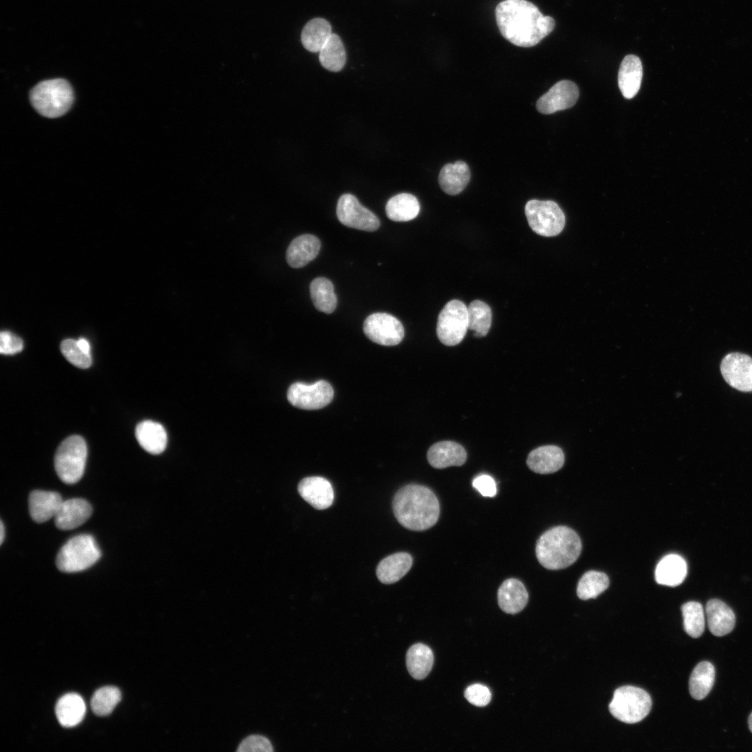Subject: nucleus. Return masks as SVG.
Listing matches in <instances>:
<instances>
[{"mask_svg": "<svg viewBox=\"0 0 752 752\" xmlns=\"http://www.w3.org/2000/svg\"><path fill=\"white\" fill-rule=\"evenodd\" d=\"M498 604L502 611L514 614L521 611L528 600V592L522 582L508 579L500 586L497 593Z\"/></svg>", "mask_w": 752, "mask_h": 752, "instance_id": "4be33fe9", "label": "nucleus"}, {"mask_svg": "<svg viewBox=\"0 0 752 752\" xmlns=\"http://www.w3.org/2000/svg\"><path fill=\"white\" fill-rule=\"evenodd\" d=\"M86 705L77 694L62 696L56 705V715L61 726L70 728L79 724L84 717Z\"/></svg>", "mask_w": 752, "mask_h": 752, "instance_id": "cd10ccee", "label": "nucleus"}, {"mask_svg": "<svg viewBox=\"0 0 752 752\" xmlns=\"http://www.w3.org/2000/svg\"><path fill=\"white\" fill-rule=\"evenodd\" d=\"M363 330L370 340L385 346L398 345L405 334L402 323L386 313H375L368 316L364 320Z\"/></svg>", "mask_w": 752, "mask_h": 752, "instance_id": "f8f14e48", "label": "nucleus"}, {"mask_svg": "<svg viewBox=\"0 0 752 752\" xmlns=\"http://www.w3.org/2000/svg\"><path fill=\"white\" fill-rule=\"evenodd\" d=\"M469 329L467 306L461 301H448L440 311L437 324V335L444 345L459 344Z\"/></svg>", "mask_w": 752, "mask_h": 752, "instance_id": "1a4fd4ad", "label": "nucleus"}, {"mask_svg": "<svg viewBox=\"0 0 752 752\" xmlns=\"http://www.w3.org/2000/svg\"><path fill=\"white\" fill-rule=\"evenodd\" d=\"M609 585V580L606 574L595 570L588 571L579 581L577 596L583 600L595 598L603 593Z\"/></svg>", "mask_w": 752, "mask_h": 752, "instance_id": "f704fd0d", "label": "nucleus"}, {"mask_svg": "<svg viewBox=\"0 0 752 752\" xmlns=\"http://www.w3.org/2000/svg\"><path fill=\"white\" fill-rule=\"evenodd\" d=\"M684 629L692 638L700 637L705 629V616L702 605L695 601L681 606Z\"/></svg>", "mask_w": 752, "mask_h": 752, "instance_id": "e433bc0d", "label": "nucleus"}, {"mask_svg": "<svg viewBox=\"0 0 752 752\" xmlns=\"http://www.w3.org/2000/svg\"><path fill=\"white\" fill-rule=\"evenodd\" d=\"M433 662L434 656L431 649L423 643L412 645L406 655L407 668L416 680H422L429 674Z\"/></svg>", "mask_w": 752, "mask_h": 752, "instance_id": "7c9ffc66", "label": "nucleus"}, {"mask_svg": "<svg viewBox=\"0 0 752 752\" xmlns=\"http://www.w3.org/2000/svg\"><path fill=\"white\" fill-rule=\"evenodd\" d=\"M687 573L684 559L680 555L672 554L663 557L659 562L655 576L658 583L674 587L683 582Z\"/></svg>", "mask_w": 752, "mask_h": 752, "instance_id": "bb28decb", "label": "nucleus"}, {"mask_svg": "<svg viewBox=\"0 0 752 752\" xmlns=\"http://www.w3.org/2000/svg\"><path fill=\"white\" fill-rule=\"evenodd\" d=\"M715 678V669L709 661L698 663L694 668L689 678V689L692 698L702 700L711 691Z\"/></svg>", "mask_w": 752, "mask_h": 752, "instance_id": "2f4dec72", "label": "nucleus"}, {"mask_svg": "<svg viewBox=\"0 0 752 752\" xmlns=\"http://www.w3.org/2000/svg\"><path fill=\"white\" fill-rule=\"evenodd\" d=\"M135 436L140 446L151 454H159L166 447L167 434L159 423L150 420L139 423L135 429Z\"/></svg>", "mask_w": 752, "mask_h": 752, "instance_id": "b1692460", "label": "nucleus"}, {"mask_svg": "<svg viewBox=\"0 0 752 752\" xmlns=\"http://www.w3.org/2000/svg\"><path fill=\"white\" fill-rule=\"evenodd\" d=\"M412 562V557L408 553L398 552L391 554L379 563L376 570L377 577L383 583H393L409 572Z\"/></svg>", "mask_w": 752, "mask_h": 752, "instance_id": "a878e982", "label": "nucleus"}, {"mask_svg": "<svg viewBox=\"0 0 752 752\" xmlns=\"http://www.w3.org/2000/svg\"><path fill=\"white\" fill-rule=\"evenodd\" d=\"M92 507L83 499L63 501L54 517L56 527L61 530H72L82 525L92 514Z\"/></svg>", "mask_w": 752, "mask_h": 752, "instance_id": "dca6fc26", "label": "nucleus"}, {"mask_svg": "<svg viewBox=\"0 0 752 752\" xmlns=\"http://www.w3.org/2000/svg\"><path fill=\"white\" fill-rule=\"evenodd\" d=\"M469 329L474 331L477 337L485 336L491 327L492 311L490 307L480 300H475L467 307Z\"/></svg>", "mask_w": 752, "mask_h": 752, "instance_id": "c9c22d12", "label": "nucleus"}, {"mask_svg": "<svg viewBox=\"0 0 752 752\" xmlns=\"http://www.w3.org/2000/svg\"><path fill=\"white\" fill-rule=\"evenodd\" d=\"M579 97V89L573 81L561 80L556 83L536 102L537 110L550 114L574 106Z\"/></svg>", "mask_w": 752, "mask_h": 752, "instance_id": "4468645a", "label": "nucleus"}, {"mask_svg": "<svg viewBox=\"0 0 752 752\" xmlns=\"http://www.w3.org/2000/svg\"><path fill=\"white\" fill-rule=\"evenodd\" d=\"M336 215L342 224L361 230L373 232L380 225L378 217L350 194H343L339 198Z\"/></svg>", "mask_w": 752, "mask_h": 752, "instance_id": "9b49d317", "label": "nucleus"}, {"mask_svg": "<svg viewBox=\"0 0 752 752\" xmlns=\"http://www.w3.org/2000/svg\"><path fill=\"white\" fill-rule=\"evenodd\" d=\"M393 510L396 519L402 526L421 531L437 523L440 506L437 497L428 487L410 484L395 493Z\"/></svg>", "mask_w": 752, "mask_h": 752, "instance_id": "f03ea898", "label": "nucleus"}, {"mask_svg": "<svg viewBox=\"0 0 752 752\" xmlns=\"http://www.w3.org/2000/svg\"><path fill=\"white\" fill-rule=\"evenodd\" d=\"M74 100L70 84L63 79L40 82L31 91L30 100L33 108L42 116L56 118L70 108Z\"/></svg>", "mask_w": 752, "mask_h": 752, "instance_id": "20e7f679", "label": "nucleus"}, {"mask_svg": "<svg viewBox=\"0 0 752 752\" xmlns=\"http://www.w3.org/2000/svg\"><path fill=\"white\" fill-rule=\"evenodd\" d=\"M472 485L483 496L494 497L497 492L496 484L494 478L487 474H482L475 478Z\"/></svg>", "mask_w": 752, "mask_h": 752, "instance_id": "37998d69", "label": "nucleus"}, {"mask_svg": "<svg viewBox=\"0 0 752 752\" xmlns=\"http://www.w3.org/2000/svg\"><path fill=\"white\" fill-rule=\"evenodd\" d=\"M100 556L101 551L94 538L89 534H81L63 545L56 563L61 572H76L91 567Z\"/></svg>", "mask_w": 752, "mask_h": 752, "instance_id": "39448f33", "label": "nucleus"}, {"mask_svg": "<svg viewBox=\"0 0 752 752\" xmlns=\"http://www.w3.org/2000/svg\"><path fill=\"white\" fill-rule=\"evenodd\" d=\"M333 397L334 389L324 380L311 384L295 382L287 392L288 400L292 406L306 410L323 408L331 402Z\"/></svg>", "mask_w": 752, "mask_h": 752, "instance_id": "9d476101", "label": "nucleus"}, {"mask_svg": "<svg viewBox=\"0 0 752 752\" xmlns=\"http://www.w3.org/2000/svg\"><path fill=\"white\" fill-rule=\"evenodd\" d=\"M707 625L710 632L723 636L732 632L735 625L733 611L723 601L710 600L706 604Z\"/></svg>", "mask_w": 752, "mask_h": 752, "instance_id": "5701e85b", "label": "nucleus"}, {"mask_svg": "<svg viewBox=\"0 0 752 752\" xmlns=\"http://www.w3.org/2000/svg\"><path fill=\"white\" fill-rule=\"evenodd\" d=\"M418 199L412 194L402 193L391 197L386 203L385 211L388 218L395 221H408L419 213Z\"/></svg>", "mask_w": 752, "mask_h": 752, "instance_id": "c85d7f7f", "label": "nucleus"}, {"mask_svg": "<svg viewBox=\"0 0 752 752\" xmlns=\"http://www.w3.org/2000/svg\"><path fill=\"white\" fill-rule=\"evenodd\" d=\"M0 527V543L2 544L5 538V528L3 522H1Z\"/></svg>", "mask_w": 752, "mask_h": 752, "instance_id": "a18cd8bd", "label": "nucleus"}, {"mask_svg": "<svg viewBox=\"0 0 752 752\" xmlns=\"http://www.w3.org/2000/svg\"><path fill=\"white\" fill-rule=\"evenodd\" d=\"M748 723L749 730L752 733V713L749 716Z\"/></svg>", "mask_w": 752, "mask_h": 752, "instance_id": "49530a36", "label": "nucleus"}, {"mask_svg": "<svg viewBox=\"0 0 752 752\" xmlns=\"http://www.w3.org/2000/svg\"><path fill=\"white\" fill-rule=\"evenodd\" d=\"M121 700L120 691L115 687H104L97 690L91 699L93 712L98 716L111 714Z\"/></svg>", "mask_w": 752, "mask_h": 752, "instance_id": "4c0bfd02", "label": "nucleus"}, {"mask_svg": "<svg viewBox=\"0 0 752 752\" xmlns=\"http://www.w3.org/2000/svg\"><path fill=\"white\" fill-rule=\"evenodd\" d=\"M581 551L577 533L565 526L546 531L538 540L535 554L539 563L548 570H556L573 564Z\"/></svg>", "mask_w": 752, "mask_h": 752, "instance_id": "7ed1b4c3", "label": "nucleus"}, {"mask_svg": "<svg viewBox=\"0 0 752 752\" xmlns=\"http://www.w3.org/2000/svg\"><path fill=\"white\" fill-rule=\"evenodd\" d=\"M297 489L300 496L315 509L324 510L333 503L334 489L329 481L324 478H304L299 482Z\"/></svg>", "mask_w": 752, "mask_h": 752, "instance_id": "2eb2a0df", "label": "nucleus"}, {"mask_svg": "<svg viewBox=\"0 0 752 752\" xmlns=\"http://www.w3.org/2000/svg\"><path fill=\"white\" fill-rule=\"evenodd\" d=\"M471 178L469 166L463 161L444 165L439 175L441 189L449 195H457L466 187Z\"/></svg>", "mask_w": 752, "mask_h": 752, "instance_id": "393cba45", "label": "nucleus"}, {"mask_svg": "<svg viewBox=\"0 0 752 752\" xmlns=\"http://www.w3.org/2000/svg\"><path fill=\"white\" fill-rule=\"evenodd\" d=\"M643 76L641 59L636 55H627L622 61L618 75L619 88L626 99H632L639 92Z\"/></svg>", "mask_w": 752, "mask_h": 752, "instance_id": "412c9836", "label": "nucleus"}, {"mask_svg": "<svg viewBox=\"0 0 752 752\" xmlns=\"http://www.w3.org/2000/svg\"><path fill=\"white\" fill-rule=\"evenodd\" d=\"M501 35L512 44L522 47L536 45L554 29L555 21L543 15L526 0H504L495 10Z\"/></svg>", "mask_w": 752, "mask_h": 752, "instance_id": "f257e3e1", "label": "nucleus"}, {"mask_svg": "<svg viewBox=\"0 0 752 752\" xmlns=\"http://www.w3.org/2000/svg\"><path fill=\"white\" fill-rule=\"evenodd\" d=\"M319 52V61L324 68L338 72L344 67L346 62L345 49L337 34L331 33Z\"/></svg>", "mask_w": 752, "mask_h": 752, "instance_id": "72a5a7b5", "label": "nucleus"}, {"mask_svg": "<svg viewBox=\"0 0 752 752\" xmlns=\"http://www.w3.org/2000/svg\"><path fill=\"white\" fill-rule=\"evenodd\" d=\"M427 458L429 464L436 469L451 466H461L467 460V453L459 444L444 441L433 444L428 450Z\"/></svg>", "mask_w": 752, "mask_h": 752, "instance_id": "a211bd4d", "label": "nucleus"}, {"mask_svg": "<svg viewBox=\"0 0 752 752\" xmlns=\"http://www.w3.org/2000/svg\"><path fill=\"white\" fill-rule=\"evenodd\" d=\"M240 752L244 751H273V747L269 740L261 735H250L246 737L240 744L237 750Z\"/></svg>", "mask_w": 752, "mask_h": 752, "instance_id": "a19ab883", "label": "nucleus"}, {"mask_svg": "<svg viewBox=\"0 0 752 752\" xmlns=\"http://www.w3.org/2000/svg\"><path fill=\"white\" fill-rule=\"evenodd\" d=\"M320 246V241L313 235L304 234L297 237L287 249L288 264L293 268L303 267L316 258Z\"/></svg>", "mask_w": 752, "mask_h": 752, "instance_id": "f3484780", "label": "nucleus"}, {"mask_svg": "<svg viewBox=\"0 0 752 752\" xmlns=\"http://www.w3.org/2000/svg\"><path fill=\"white\" fill-rule=\"evenodd\" d=\"M310 295L315 307L320 311L330 314L337 306V297L333 283L324 277H318L310 284Z\"/></svg>", "mask_w": 752, "mask_h": 752, "instance_id": "473e14b6", "label": "nucleus"}, {"mask_svg": "<svg viewBox=\"0 0 752 752\" xmlns=\"http://www.w3.org/2000/svg\"><path fill=\"white\" fill-rule=\"evenodd\" d=\"M720 369L723 379L730 386L742 392L752 391L751 357L739 352L730 353L723 359Z\"/></svg>", "mask_w": 752, "mask_h": 752, "instance_id": "ddd939ff", "label": "nucleus"}, {"mask_svg": "<svg viewBox=\"0 0 752 752\" xmlns=\"http://www.w3.org/2000/svg\"><path fill=\"white\" fill-rule=\"evenodd\" d=\"M61 350L65 358L74 366L80 368L91 366L92 359L91 354L83 350L77 340L65 339L61 344Z\"/></svg>", "mask_w": 752, "mask_h": 752, "instance_id": "58836bf2", "label": "nucleus"}, {"mask_svg": "<svg viewBox=\"0 0 752 752\" xmlns=\"http://www.w3.org/2000/svg\"><path fill=\"white\" fill-rule=\"evenodd\" d=\"M525 214L531 229L542 236H556L565 226V214L553 201L531 200L525 205Z\"/></svg>", "mask_w": 752, "mask_h": 752, "instance_id": "6e6552de", "label": "nucleus"}, {"mask_svg": "<svg viewBox=\"0 0 752 752\" xmlns=\"http://www.w3.org/2000/svg\"><path fill=\"white\" fill-rule=\"evenodd\" d=\"M63 500L55 492L34 490L29 498V512L33 520L42 523L54 518Z\"/></svg>", "mask_w": 752, "mask_h": 752, "instance_id": "aec40b11", "label": "nucleus"}, {"mask_svg": "<svg viewBox=\"0 0 752 752\" xmlns=\"http://www.w3.org/2000/svg\"><path fill=\"white\" fill-rule=\"evenodd\" d=\"M77 343H78V345H79V347L83 350H84L86 352L90 353L91 347H90L89 343L88 342V340L86 339H85L84 338H79L77 340Z\"/></svg>", "mask_w": 752, "mask_h": 752, "instance_id": "c03bdc74", "label": "nucleus"}, {"mask_svg": "<svg viewBox=\"0 0 752 752\" xmlns=\"http://www.w3.org/2000/svg\"><path fill=\"white\" fill-rule=\"evenodd\" d=\"M464 697L471 704L484 707L491 700V692L488 687L480 684L469 686L464 691Z\"/></svg>", "mask_w": 752, "mask_h": 752, "instance_id": "ea45409f", "label": "nucleus"}, {"mask_svg": "<svg viewBox=\"0 0 752 752\" xmlns=\"http://www.w3.org/2000/svg\"><path fill=\"white\" fill-rule=\"evenodd\" d=\"M651 707V698L645 690L634 686H623L614 691L609 709L618 720L635 723L649 714Z\"/></svg>", "mask_w": 752, "mask_h": 752, "instance_id": "423d86ee", "label": "nucleus"}, {"mask_svg": "<svg viewBox=\"0 0 752 752\" xmlns=\"http://www.w3.org/2000/svg\"><path fill=\"white\" fill-rule=\"evenodd\" d=\"M331 26L325 19L317 17L308 21L301 33L304 48L311 52H320L331 35Z\"/></svg>", "mask_w": 752, "mask_h": 752, "instance_id": "c756f323", "label": "nucleus"}, {"mask_svg": "<svg viewBox=\"0 0 752 752\" xmlns=\"http://www.w3.org/2000/svg\"><path fill=\"white\" fill-rule=\"evenodd\" d=\"M564 461V453L561 448L547 445L533 450L528 455L526 464L533 471L547 474L558 471Z\"/></svg>", "mask_w": 752, "mask_h": 752, "instance_id": "6ab92c4d", "label": "nucleus"}, {"mask_svg": "<svg viewBox=\"0 0 752 752\" xmlns=\"http://www.w3.org/2000/svg\"><path fill=\"white\" fill-rule=\"evenodd\" d=\"M87 457V446L79 435L65 439L58 446L54 457V467L59 478L67 484H74L82 477Z\"/></svg>", "mask_w": 752, "mask_h": 752, "instance_id": "0eeeda50", "label": "nucleus"}, {"mask_svg": "<svg viewBox=\"0 0 752 752\" xmlns=\"http://www.w3.org/2000/svg\"><path fill=\"white\" fill-rule=\"evenodd\" d=\"M23 349L22 340L8 331L0 334V352L3 354H14Z\"/></svg>", "mask_w": 752, "mask_h": 752, "instance_id": "79ce46f5", "label": "nucleus"}]
</instances>
